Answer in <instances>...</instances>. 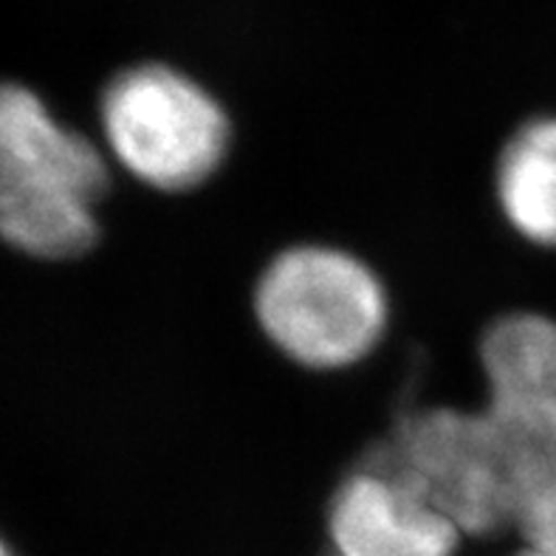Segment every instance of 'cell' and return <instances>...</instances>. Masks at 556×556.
Returning <instances> with one entry per match:
<instances>
[{
  "mask_svg": "<svg viewBox=\"0 0 556 556\" xmlns=\"http://www.w3.org/2000/svg\"><path fill=\"white\" fill-rule=\"evenodd\" d=\"M108 162L31 88L0 83V240L37 261H71L97 243Z\"/></svg>",
  "mask_w": 556,
  "mask_h": 556,
  "instance_id": "1",
  "label": "cell"
},
{
  "mask_svg": "<svg viewBox=\"0 0 556 556\" xmlns=\"http://www.w3.org/2000/svg\"><path fill=\"white\" fill-rule=\"evenodd\" d=\"M370 464L404 480L460 534L517 529L540 492L483 407L413 409L395 421Z\"/></svg>",
  "mask_w": 556,
  "mask_h": 556,
  "instance_id": "2",
  "label": "cell"
},
{
  "mask_svg": "<svg viewBox=\"0 0 556 556\" xmlns=\"http://www.w3.org/2000/svg\"><path fill=\"white\" fill-rule=\"evenodd\" d=\"M254 317L282 356L308 370H342L374 353L390 323L384 282L337 247H291L263 268Z\"/></svg>",
  "mask_w": 556,
  "mask_h": 556,
  "instance_id": "3",
  "label": "cell"
},
{
  "mask_svg": "<svg viewBox=\"0 0 556 556\" xmlns=\"http://www.w3.org/2000/svg\"><path fill=\"white\" fill-rule=\"evenodd\" d=\"M99 119L116 164L159 192L210 181L232 144V122L218 99L164 63L119 71L102 93Z\"/></svg>",
  "mask_w": 556,
  "mask_h": 556,
  "instance_id": "4",
  "label": "cell"
},
{
  "mask_svg": "<svg viewBox=\"0 0 556 556\" xmlns=\"http://www.w3.org/2000/svg\"><path fill=\"white\" fill-rule=\"evenodd\" d=\"M492 418L536 489L556 483V323L517 311L492 323L480 342Z\"/></svg>",
  "mask_w": 556,
  "mask_h": 556,
  "instance_id": "5",
  "label": "cell"
},
{
  "mask_svg": "<svg viewBox=\"0 0 556 556\" xmlns=\"http://www.w3.org/2000/svg\"><path fill=\"white\" fill-rule=\"evenodd\" d=\"M328 534L337 556H455L460 543L438 508L370 460L333 492Z\"/></svg>",
  "mask_w": 556,
  "mask_h": 556,
  "instance_id": "6",
  "label": "cell"
},
{
  "mask_svg": "<svg viewBox=\"0 0 556 556\" xmlns=\"http://www.w3.org/2000/svg\"><path fill=\"white\" fill-rule=\"evenodd\" d=\"M494 195L520 238L556 249V116L526 122L503 144Z\"/></svg>",
  "mask_w": 556,
  "mask_h": 556,
  "instance_id": "7",
  "label": "cell"
},
{
  "mask_svg": "<svg viewBox=\"0 0 556 556\" xmlns=\"http://www.w3.org/2000/svg\"><path fill=\"white\" fill-rule=\"evenodd\" d=\"M517 529L531 548L556 551V483H548L531 497Z\"/></svg>",
  "mask_w": 556,
  "mask_h": 556,
  "instance_id": "8",
  "label": "cell"
},
{
  "mask_svg": "<svg viewBox=\"0 0 556 556\" xmlns=\"http://www.w3.org/2000/svg\"><path fill=\"white\" fill-rule=\"evenodd\" d=\"M520 556H556V551L554 548H529V545H526V548L520 551Z\"/></svg>",
  "mask_w": 556,
  "mask_h": 556,
  "instance_id": "9",
  "label": "cell"
},
{
  "mask_svg": "<svg viewBox=\"0 0 556 556\" xmlns=\"http://www.w3.org/2000/svg\"><path fill=\"white\" fill-rule=\"evenodd\" d=\"M0 556H14L12 551H9V545L3 543V540H0Z\"/></svg>",
  "mask_w": 556,
  "mask_h": 556,
  "instance_id": "10",
  "label": "cell"
}]
</instances>
